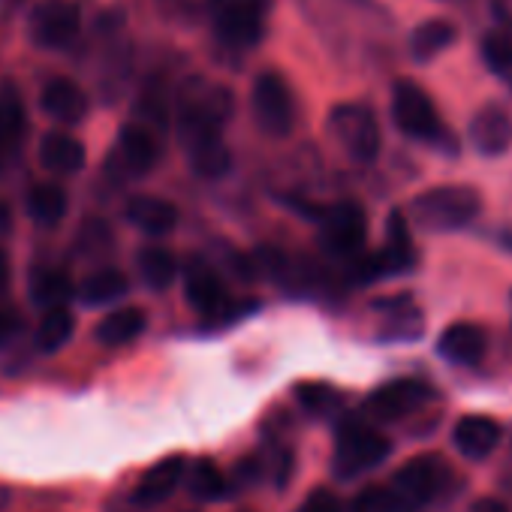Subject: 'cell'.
Segmentation results:
<instances>
[{"instance_id": "cell-32", "label": "cell", "mask_w": 512, "mask_h": 512, "mask_svg": "<svg viewBox=\"0 0 512 512\" xmlns=\"http://www.w3.org/2000/svg\"><path fill=\"white\" fill-rule=\"evenodd\" d=\"M353 512H407V509H404V503L398 500V494L392 488L374 485V488H365L359 494Z\"/></svg>"}, {"instance_id": "cell-7", "label": "cell", "mask_w": 512, "mask_h": 512, "mask_svg": "<svg viewBox=\"0 0 512 512\" xmlns=\"http://www.w3.org/2000/svg\"><path fill=\"white\" fill-rule=\"evenodd\" d=\"M392 118H395L398 130L410 139L437 142L443 136V124H440V115H437L431 97L413 82H398L392 88Z\"/></svg>"}, {"instance_id": "cell-8", "label": "cell", "mask_w": 512, "mask_h": 512, "mask_svg": "<svg viewBox=\"0 0 512 512\" xmlns=\"http://www.w3.org/2000/svg\"><path fill=\"white\" fill-rule=\"evenodd\" d=\"M449 473H446V464L434 455H419L413 461H407L398 473H395V482H392V491L398 494V500L404 503V509H419L431 500H437L443 494V485H446Z\"/></svg>"}, {"instance_id": "cell-1", "label": "cell", "mask_w": 512, "mask_h": 512, "mask_svg": "<svg viewBox=\"0 0 512 512\" xmlns=\"http://www.w3.org/2000/svg\"><path fill=\"white\" fill-rule=\"evenodd\" d=\"M232 115V94L223 85L193 79L184 85L175 112V133L190 169L202 178H223L229 172V148L223 124Z\"/></svg>"}, {"instance_id": "cell-35", "label": "cell", "mask_w": 512, "mask_h": 512, "mask_svg": "<svg viewBox=\"0 0 512 512\" xmlns=\"http://www.w3.org/2000/svg\"><path fill=\"white\" fill-rule=\"evenodd\" d=\"M470 512H509V506L500 503V500H494V497H482V500H476L470 506Z\"/></svg>"}, {"instance_id": "cell-19", "label": "cell", "mask_w": 512, "mask_h": 512, "mask_svg": "<svg viewBox=\"0 0 512 512\" xmlns=\"http://www.w3.org/2000/svg\"><path fill=\"white\" fill-rule=\"evenodd\" d=\"M43 109L61 124H79L88 115V94L70 79H52L43 88Z\"/></svg>"}, {"instance_id": "cell-15", "label": "cell", "mask_w": 512, "mask_h": 512, "mask_svg": "<svg viewBox=\"0 0 512 512\" xmlns=\"http://www.w3.org/2000/svg\"><path fill=\"white\" fill-rule=\"evenodd\" d=\"M184 476H187L184 458H181V455H169V458L157 461V464L139 479V485H136V491H133V500H136L139 506L163 503V500L181 485Z\"/></svg>"}, {"instance_id": "cell-16", "label": "cell", "mask_w": 512, "mask_h": 512, "mask_svg": "<svg viewBox=\"0 0 512 512\" xmlns=\"http://www.w3.org/2000/svg\"><path fill=\"white\" fill-rule=\"evenodd\" d=\"M452 440H455V449L464 458L482 461V458H488L497 449L500 425L494 419H488V416H464V419L455 422Z\"/></svg>"}, {"instance_id": "cell-18", "label": "cell", "mask_w": 512, "mask_h": 512, "mask_svg": "<svg viewBox=\"0 0 512 512\" xmlns=\"http://www.w3.org/2000/svg\"><path fill=\"white\" fill-rule=\"evenodd\" d=\"M28 130V115L16 88L0 85V163L19 154V145Z\"/></svg>"}, {"instance_id": "cell-3", "label": "cell", "mask_w": 512, "mask_h": 512, "mask_svg": "<svg viewBox=\"0 0 512 512\" xmlns=\"http://www.w3.org/2000/svg\"><path fill=\"white\" fill-rule=\"evenodd\" d=\"M272 0H208L214 34L232 46L247 49L266 37V16Z\"/></svg>"}, {"instance_id": "cell-17", "label": "cell", "mask_w": 512, "mask_h": 512, "mask_svg": "<svg viewBox=\"0 0 512 512\" xmlns=\"http://www.w3.org/2000/svg\"><path fill=\"white\" fill-rule=\"evenodd\" d=\"M485 332L473 323H452L437 341V353L452 365H476L485 356Z\"/></svg>"}, {"instance_id": "cell-12", "label": "cell", "mask_w": 512, "mask_h": 512, "mask_svg": "<svg viewBox=\"0 0 512 512\" xmlns=\"http://www.w3.org/2000/svg\"><path fill=\"white\" fill-rule=\"evenodd\" d=\"M434 401V389L425 383V380H413V377H401V380H392L386 386H380L368 407L374 416L380 419H404L416 410H422L425 404Z\"/></svg>"}, {"instance_id": "cell-5", "label": "cell", "mask_w": 512, "mask_h": 512, "mask_svg": "<svg viewBox=\"0 0 512 512\" xmlns=\"http://www.w3.org/2000/svg\"><path fill=\"white\" fill-rule=\"evenodd\" d=\"M329 130L353 160H359V163L377 160L383 136H380L377 115L365 103H341V106H335L332 115H329Z\"/></svg>"}, {"instance_id": "cell-2", "label": "cell", "mask_w": 512, "mask_h": 512, "mask_svg": "<svg viewBox=\"0 0 512 512\" xmlns=\"http://www.w3.org/2000/svg\"><path fill=\"white\" fill-rule=\"evenodd\" d=\"M482 211V199L467 184H440L419 193L410 205V223L422 232H458Z\"/></svg>"}, {"instance_id": "cell-36", "label": "cell", "mask_w": 512, "mask_h": 512, "mask_svg": "<svg viewBox=\"0 0 512 512\" xmlns=\"http://www.w3.org/2000/svg\"><path fill=\"white\" fill-rule=\"evenodd\" d=\"M7 284H10V256L0 247V293L7 290Z\"/></svg>"}, {"instance_id": "cell-31", "label": "cell", "mask_w": 512, "mask_h": 512, "mask_svg": "<svg viewBox=\"0 0 512 512\" xmlns=\"http://www.w3.org/2000/svg\"><path fill=\"white\" fill-rule=\"evenodd\" d=\"M296 398L314 416H332L341 407V395L332 386H326V383H302L296 389Z\"/></svg>"}, {"instance_id": "cell-28", "label": "cell", "mask_w": 512, "mask_h": 512, "mask_svg": "<svg viewBox=\"0 0 512 512\" xmlns=\"http://www.w3.org/2000/svg\"><path fill=\"white\" fill-rule=\"evenodd\" d=\"M28 214L43 223V226H55L64 220L67 214V193L58 184H37L28 190Z\"/></svg>"}, {"instance_id": "cell-40", "label": "cell", "mask_w": 512, "mask_h": 512, "mask_svg": "<svg viewBox=\"0 0 512 512\" xmlns=\"http://www.w3.org/2000/svg\"><path fill=\"white\" fill-rule=\"evenodd\" d=\"M0 503H4V491H0Z\"/></svg>"}, {"instance_id": "cell-27", "label": "cell", "mask_w": 512, "mask_h": 512, "mask_svg": "<svg viewBox=\"0 0 512 512\" xmlns=\"http://www.w3.org/2000/svg\"><path fill=\"white\" fill-rule=\"evenodd\" d=\"M187 491L196 500H220L229 494V482L226 473H220V467L211 458H199L187 467Z\"/></svg>"}, {"instance_id": "cell-30", "label": "cell", "mask_w": 512, "mask_h": 512, "mask_svg": "<svg viewBox=\"0 0 512 512\" xmlns=\"http://www.w3.org/2000/svg\"><path fill=\"white\" fill-rule=\"evenodd\" d=\"M482 58L500 76L512 70V22H500L491 34H485Z\"/></svg>"}, {"instance_id": "cell-29", "label": "cell", "mask_w": 512, "mask_h": 512, "mask_svg": "<svg viewBox=\"0 0 512 512\" xmlns=\"http://www.w3.org/2000/svg\"><path fill=\"white\" fill-rule=\"evenodd\" d=\"M73 329H76V317L67 311V305L49 308L46 317L40 320V329H37V347L43 353H58L73 338Z\"/></svg>"}, {"instance_id": "cell-10", "label": "cell", "mask_w": 512, "mask_h": 512, "mask_svg": "<svg viewBox=\"0 0 512 512\" xmlns=\"http://www.w3.org/2000/svg\"><path fill=\"white\" fill-rule=\"evenodd\" d=\"M82 31V13L73 0H43L31 13V37L43 49H64Z\"/></svg>"}, {"instance_id": "cell-38", "label": "cell", "mask_w": 512, "mask_h": 512, "mask_svg": "<svg viewBox=\"0 0 512 512\" xmlns=\"http://www.w3.org/2000/svg\"><path fill=\"white\" fill-rule=\"evenodd\" d=\"M0 232H10V208L0 202Z\"/></svg>"}, {"instance_id": "cell-22", "label": "cell", "mask_w": 512, "mask_h": 512, "mask_svg": "<svg viewBox=\"0 0 512 512\" xmlns=\"http://www.w3.org/2000/svg\"><path fill=\"white\" fill-rule=\"evenodd\" d=\"M145 323H148V317L142 308H121V311H112L109 317H103L94 335L106 347H124L145 332Z\"/></svg>"}, {"instance_id": "cell-33", "label": "cell", "mask_w": 512, "mask_h": 512, "mask_svg": "<svg viewBox=\"0 0 512 512\" xmlns=\"http://www.w3.org/2000/svg\"><path fill=\"white\" fill-rule=\"evenodd\" d=\"M299 512H341V506H338V497L329 488H317V491H311L305 497Z\"/></svg>"}, {"instance_id": "cell-20", "label": "cell", "mask_w": 512, "mask_h": 512, "mask_svg": "<svg viewBox=\"0 0 512 512\" xmlns=\"http://www.w3.org/2000/svg\"><path fill=\"white\" fill-rule=\"evenodd\" d=\"M127 220L145 235H166L178 223V208L157 196H133L127 202Z\"/></svg>"}, {"instance_id": "cell-11", "label": "cell", "mask_w": 512, "mask_h": 512, "mask_svg": "<svg viewBox=\"0 0 512 512\" xmlns=\"http://www.w3.org/2000/svg\"><path fill=\"white\" fill-rule=\"evenodd\" d=\"M160 157L157 136L145 124H127L118 133V145L109 157V169L121 178H142L154 169Z\"/></svg>"}, {"instance_id": "cell-24", "label": "cell", "mask_w": 512, "mask_h": 512, "mask_svg": "<svg viewBox=\"0 0 512 512\" xmlns=\"http://www.w3.org/2000/svg\"><path fill=\"white\" fill-rule=\"evenodd\" d=\"M127 290H130V281L118 269H100V272H94V275H88L82 281V287H79L76 296L82 299V305L100 308V305L118 302Z\"/></svg>"}, {"instance_id": "cell-25", "label": "cell", "mask_w": 512, "mask_h": 512, "mask_svg": "<svg viewBox=\"0 0 512 512\" xmlns=\"http://www.w3.org/2000/svg\"><path fill=\"white\" fill-rule=\"evenodd\" d=\"M79 290L73 287L70 275L67 272H58V269H43L34 275L31 281V299L40 305V308H61L67 305Z\"/></svg>"}, {"instance_id": "cell-13", "label": "cell", "mask_w": 512, "mask_h": 512, "mask_svg": "<svg viewBox=\"0 0 512 512\" xmlns=\"http://www.w3.org/2000/svg\"><path fill=\"white\" fill-rule=\"evenodd\" d=\"M184 293H187V302L205 314V317H226V287L220 281V275L205 263L199 256L187 260V269H184Z\"/></svg>"}, {"instance_id": "cell-4", "label": "cell", "mask_w": 512, "mask_h": 512, "mask_svg": "<svg viewBox=\"0 0 512 512\" xmlns=\"http://www.w3.org/2000/svg\"><path fill=\"white\" fill-rule=\"evenodd\" d=\"M392 452V443L389 437H383L377 428L359 422V419H350L341 425L338 431V443H335V473L344 476V479H353L359 473H368L374 467H380Z\"/></svg>"}, {"instance_id": "cell-34", "label": "cell", "mask_w": 512, "mask_h": 512, "mask_svg": "<svg viewBox=\"0 0 512 512\" xmlns=\"http://www.w3.org/2000/svg\"><path fill=\"white\" fill-rule=\"evenodd\" d=\"M19 329H22L19 317H16V314H13L10 308H0V344L13 341V338L19 335Z\"/></svg>"}, {"instance_id": "cell-14", "label": "cell", "mask_w": 512, "mask_h": 512, "mask_svg": "<svg viewBox=\"0 0 512 512\" xmlns=\"http://www.w3.org/2000/svg\"><path fill=\"white\" fill-rule=\"evenodd\" d=\"M467 136H470V145L482 157H500L512 145V118L503 106L488 103L470 118Z\"/></svg>"}, {"instance_id": "cell-21", "label": "cell", "mask_w": 512, "mask_h": 512, "mask_svg": "<svg viewBox=\"0 0 512 512\" xmlns=\"http://www.w3.org/2000/svg\"><path fill=\"white\" fill-rule=\"evenodd\" d=\"M40 160L49 172L76 175L85 166V148L70 133H49L40 145Z\"/></svg>"}, {"instance_id": "cell-26", "label": "cell", "mask_w": 512, "mask_h": 512, "mask_svg": "<svg viewBox=\"0 0 512 512\" xmlns=\"http://www.w3.org/2000/svg\"><path fill=\"white\" fill-rule=\"evenodd\" d=\"M136 263H139V275L142 281L151 287V290H166L175 275H178V263H175V256L166 250V247H142L139 256H136Z\"/></svg>"}, {"instance_id": "cell-6", "label": "cell", "mask_w": 512, "mask_h": 512, "mask_svg": "<svg viewBox=\"0 0 512 512\" xmlns=\"http://www.w3.org/2000/svg\"><path fill=\"white\" fill-rule=\"evenodd\" d=\"M250 109H253V118L263 133L278 136V139L293 133L296 103H293V91L281 73L266 70V73L256 76L253 94H250Z\"/></svg>"}, {"instance_id": "cell-37", "label": "cell", "mask_w": 512, "mask_h": 512, "mask_svg": "<svg viewBox=\"0 0 512 512\" xmlns=\"http://www.w3.org/2000/svg\"><path fill=\"white\" fill-rule=\"evenodd\" d=\"M497 22H512V0H494Z\"/></svg>"}, {"instance_id": "cell-39", "label": "cell", "mask_w": 512, "mask_h": 512, "mask_svg": "<svg viewBox=\"0 0 512 512\" xmlns=\"http://www.w3.org/2000/svg\"><path fill=\"white\" fill-rule=\"evenodd\" d=\"M503 79H506V85L512 88V70H509V73H503Z\"/></svg>"}, {"instance_id": "cell-23", "label": "cell", "mask_w": 512, "mask_h": 512, "mask_svg": "<svg viewBox=\"0 0 512 512\" xmlns=\"http://www.w3.org/2000/svg\"><path fill=\"white\" fill-rule=\"evenodd\" d=\"M455 43V28L452 22L446 19H431V22H422L413 37H410V55L419 61V64H428L434 61L440 52H446L449 46Z\"/></svg>"}, {"instance_id": "cell-9", "label": "cell", "mask_w": 512, "mask_h": 512, "mask_svg": "<svg viewBox=\"0 0 512 512\" xmlns=\"http://www.w3.org/2000/svg\"><path fill=\"white\" fill-rule=\"evenodd\" d=\"M320 238L335 256H356L368 238V217L356 202H338L320 214Z\"/></svg>"}]
</instances>
